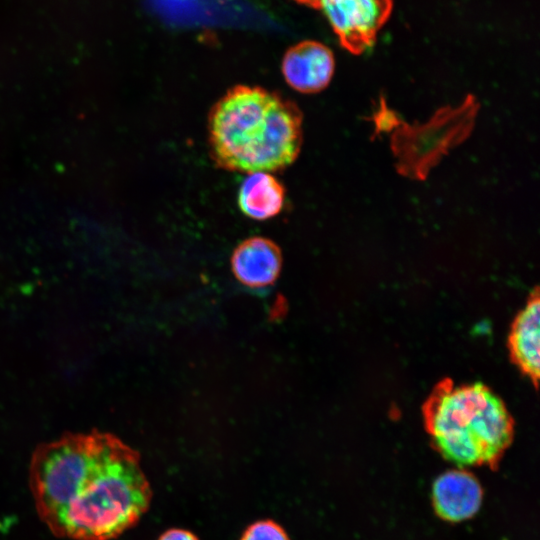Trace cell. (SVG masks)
I'll list each match as a JSON object with an SVG mask.
<instances>
[{
	"label": "cell",
	"mask_w": 540,
	"mask_h": 540,
	"mask_svg": "<svg viewBox=\"0 0 540 540\" xmlns=\"http://www.w3.org/2000/svg\"><path fill=\"white\" fill-rule=\"evenodd\" d=\"M208 144L214 163L240 172H276L295 162L303 142L299 107L258 86L229 89L208 115Z\"/></svg>",
	"instance_id": "cell-2"
},
{
	"label": "cell",
	"mask_w": 540,
	"mask_h": 540,
	"mask_svg": "<svg viewBox=\"0 0 540 540\" xmlns=\"http://www.w3.org/2000/svg\"><path fill=\"white\" fill-rule=\"evenodd\" d=\"M236 279L250 288L272 285L282 268V254L272 240L254 236L241 242L231 256Z\"/></svg>",
	"instance_id": "cell-7"
},
{
	"label": "cell",
	"mask_w": 540,
	"mask_h": 540,
	"mask_svg": "<svg viewBox=\"0 0 540 540\" xmlns=\"http://www.w3.org/2000/svg\"><path fill=\"white\" fill-rule=\"evenodd\" d=\"M437 450L460 466L493 463L513 437V420L502 399L480 382L439 383L423 407Z\"/></svg>",
	"instance_id": "cell-3"
},
{
	"label": "cell",
	"mask_w": 540,
	"mask_h": 540,
	"mask_svg": "<svg viewBox=\"0 0 540 540\" xmlns=\"http://www.w3.org/2000/svg\"><path fill=\"white\" fill-rule=\"evenodd\" d=\"M240 540H290L284 528L270 519L259 520L249 525Z\"/></svg>",
	"instance_id": "cell-11"
},
{
	"label": "cell",
	"mask_w": 540,
	"mask_h": 540,
	"mask_svg": "<svg viewBox=\"0 0 540 540\" xmlns=\"http://www.w3.org/2000/svg\"><path fill=\"white\" fill-rule=\"evenodd\" d=\"M540 299L536 289L516 315L508 336L510 356L537 387L540 372Z\"/></svg>",
	"instance_id": "cell-8"
},
{
	"label": "cell",
	"mask_w": 540,
	"mask_h": 540,
	"mask_svg": "<svg viewBox=\"0 0 540 540\" xmlns=\"http://www.w3.org/2000/svg\"><path fill=\"white\" fill-rule=\"evenodd\" d=\"M29 487L39 518L71 540H111L148 510L152 490L136 451L108 434L70 435L34 453Z\"/></svg>",
	"instance_id": "cell-1"
},
{
	"label": "cell",
	"mask_w": 540,
	"mask_h": 540,
	"mask_svg": "<svg viewBox=\"0 0 540 540\" xmlns=\"http://www.w3.org/2000/svg\"><path fill=\"white\" fill-rule=\"evenodd\" d=\"M285 201V188L268 172L248 174L238 192L240 210L254 220H266L279 214Z\"/></svg>",
	"instance_id": "cell-10"
},
{
	"label": "cell",
	"mask_w": 540,
	"mask_h": 540,
	"mask_svg": "<svg viewBox=\"0 0 540 540\" xmlns=\"http://www.w3.org/2000/svg\"><path fill=\"white\" fill-rule=\"evenodd\" d=\"M158 540H199L191 531L173 528L161 534Z\"/></svg>",
	"instance_id": "cell-12"
},
{
	"label": "cell",
	"mask_w": 540,
	"mask_h": 540,
	"mask_svg": "<svg viewBox=\"0 0 540 540\" xmlns=\"http://www.w3.org/2000/svg\"><path fill=\"white\" fill-rule=\"evenodd\" d=\"M335 68L332 51L316 41H303L289 48L282 61V73L294 90L313 94L330 83Z\"/></svg>",
	"instance_id": "cell-6"
},
{
	"label": "cell",
	"mask_w": 540,
	"mask_h": 540,
	"mask_svg": "<svg viewBox=\"0 0 540 540\" xmlns=\"http://www.w3.org/2000/svg\"><path fill=\"white\" fill-rule=\"evenodd\" d=\"M324 12L341 44L359 54L374 42L387 20L392 0H320Z\"/></svg>",
	"instance_id": "cell-5"
},
{
	"label": "cell",
	"mask_w": 540,
	"mask_h": 540,
	"mask_svg": "<svg viewBox=\"0 0 540 540\" xmlns=\"http://www.w3.org/2000/svg\"><path fill=\"white\" fill-rule=\"evenodd\" d=\"M432 497L439 516L451 522L473 516L482 502V489L476 478L464 470H452L433 484Z\"/></svg>",
	"instance_id": "cell-9"
},
{
	"label": "cell",
	"mask_w": 540,
	"mask_h": 540,
	"mask_svg": "<svg viewBox=\"0 0 540 540\" xmlns=\"http://www.w3.org/2000/svg\"><path fill=\"white\" fill-rule=\"evenodd\" d=\"M479 103L467 95L457 106L438 109L425 123L408 124L395 117L389 132L396 170L404 177L425 180L441 159L471 134Z\"/></svg>",
	"instance_id": "cell-4"
},
{
	"label": "cell",
	"mask_w": 540,
	"mask_h": 540,
	"mask_svg": "<svg viewBox=\"0 0 540 540\" xmlns=\"http://www.w3.org/2000/svg\"><path fill=\"white\" fill-rule=\"evenodd\" d=\"M299 3L306 4L315 8L319 7L320 0H296Z\"/></svg>",
	"instance_id": "cell-13"
}]
</instances>
